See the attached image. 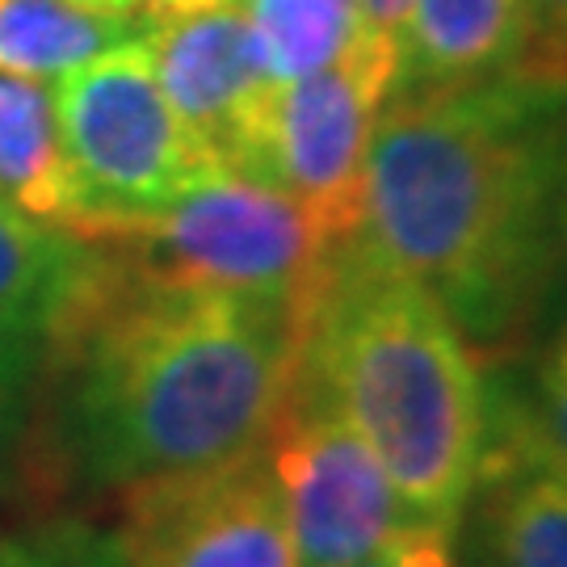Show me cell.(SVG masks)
<instances>
[{
    "mask_svg": "<svg viewBox=\"0 0 567 567\" xmlns=\"http://www.w3.org/2000/svg\"><path fill=\"white\" fill-rule=\"evenodd\" d=\"M307 324L303 307L147 282L89 244L39 379L63 458L122 496L257 454L295 391Z\"/></svg>",
    "mask_w": 567,
    "mask_h": 567,
    "instance_id": "cell-1",
    "label": "cell"
},
{
    "mask_svg": "<svg viewBox=\"0 0 567 567\" xmlns=\"http://www.w3.org/2000/svg\"><path fill=\"white\" fill-rule=\"evenodd\" d=\"M567 76L517 63L458 89H391L365 147L349 261L425 286L463 337L522 320L559 236Z\"/></svg>",
    "mask_w": 567,
    "mask_h": 567,
    "instance_id": "cell-2",
    "label": "cell"
},
{
    "mask_svg": "<svg viewBox=\"0 0 567 567\" xmlns=\"http://www.w3.org/2000/svg\"><path fill=\"white\" fill-rule=\"evenodd\" d=\"M299 370L429 526L458 522L487 458L484 383L425 286L332 252Z\"/></svg>",
    "mask_w": 567,
    "mask_h": 567,
    "instance_id": "cell-3",
    "label": "cell"
},
{
    "mask_svg": "<svg viewBox=\"0 0 567 567\" xmlns=\"http://www.w3.org/2000/svg\"><path fill=\"white\" fill-rule=\"evenodd\" d=\"M81 240V236H76ZM140 278L265 303H320L332 248L282 189L206 168L161 210L89 236Z\"/></svg>",
    "mask_w": 567,
    "mask_h": 567,
    "instance_id": "cell-4",
    "label": "cell"
},
{
    "mask_svg": "<svg viewBox=\"0 0 567 567\" xmlns=\"http://www.w3.org/2000/svg\"><path fill=\"white\" fill-rule=\"evenodd\" d=\"M63 164L76 198L72 236H97L161 210L210 164L164 97L147 34L51 84Z\"/></svg>",
    "mask_w": 567,
    "mask_h": 567,
    "instance_id": "cell-5",
    "label": "cell"
},
{
    "mask_svg": "<svg viewBox=\"0 0 567 567\" xmlns=\"http://www.w3.org/2000/svg\"><path fill=\"white\" fill-rule=\"evenodd\" d=\"M395 42L362 30L337 63L278 84L265 110L252 182L303 206L332 252L349 244L362 219L365 147L395 84Z\"/></svg>",
    "mask_w": 567,
    "mask_h": 567,
    "instance_id": "cell-6",
    "label": "cell"
},
{
    "mask_svg": "<svg viewBox=\"0 0 567 567\" xmlns=\"http://www.w3.org/2000/svg\"><path fill=\"white\" fill-rule=\"evenodd\" d=\"M265 458L282 487L295 567H344L400 534L437 529L395 492L383 463L303 370L265 442Z\"/></svg>",
    "mask_w": 567,
    "mask_h": 567,
    "instance_id": "cell-7",
    "label": "cell"
},
{
    "mask_svg": "<svg viewBox=\"0 0 567 567\" xmlns=\"http://www.w3.org/2000/svg\"><path fill=\"white\" fill-rule=\"evenodd\" d=\"M131 567H295L282 487L265 450L122 492Z\"/></svg>",
    "mask_w": 567,
    "mask_h": 567,
    "instance_id": "cell-8",
    "label": "cell"
},
{
    "mask_svg": "<svg viewBox=\"0 0 567 567\" xmlns=\"http://www.w3.org/2000/svg\"><path fill=\"white\" fill-rule=\"evenodd\" d=\"M164 97L210 164L252 177L265 110L278 84L265 76L240 0L164 18L147 30Z\"/></svg>",
    "mask_w": 567,
    "mask_h": 567,
    "instance_id": "cell-9",
    "label": "cell"
},
{
    "mask_svg": "<svg viewBox=\"0 0 567 567\" xmlns=\"http://www.w3.org/2000/svg\"><path fill=\"white\" fill-rule=\"evenodd\" d=\"M84 261L89 244L25 219L0 198V433L18 416L25 391L42 379Z\"/></svg>",
    "mask_w": 567,
    "mask_h": 567,
    "instance_id": "cell-10",
    "label": "cell"
},
{
    "mask_svg": "<svg viewBox=\"0 0 567 567\" xmlns=\"http://www.w3.org/2000/svg\"><path fill=\"white\" fill-rule=\"evenodd\" d=\"M526 0H416L391 89H458L508 76L526 55Z\"/></svg>",
    "mask_w": 567,
    "mask_h": 567,
    "instance_id": "cell-11",
    "label": "cell"
},
{
    "mask_svg": "<svg viewBox=\"0 0 567 567\" xmlns=\"http://www.w3.org/2000/svg\"><path fill=\"white\" fill-rule=\"evenodd\" d=\"M152 25L102 0H0V72L55 84L81 63L122 42L143 39Z\"/></svg>",
    "mask_w": 567,
    "mask_h": 567,
    "instance_id": "cell-12",
    "label": "cell"
},
{
    "mask_svg": "<svg viewBox=\"0 0 567 567\" xmlns=\"http://www.w3.org/2000/svg\"><path fill=\"white\" fill-rule=\"evenodd\" d=\"M0 198L60 231L76 219L51 84L9 72H0Z\"/></svg>",
    "mask_w": 567,
    "mask_h": 567,
    "instance_id": "cell-13",
    "label": "cell"
},
{
    "mask_svg": "<svg viewBox=\"0 0 567 567\" xmlns=\"http://www.w3.org/2000/svg\"><path fill=\"white\" fill-rule=\"evenodd\" d=\"M484 567H567V471L522 458L492 487Z\"/></svg>",
    "mask_w": 567,
    "mask_h": 567,
    "instance_id": "cell-14",
    "label": "cell"
},
{
    "mask_svg": "<svg viewBox=\"0 0 567 567\" xmlns=\"http://www.w3.org/2000/svg\"><path fill=\"white\" fill-rule=\"evenodd\" d=\"M265 76L295 84L337 63L362 34L358 0H240Z\"/></svg>",
    "mask_w": 567,
    "mask_h": 567,
    "instance_id": "cell-15",
    "label": "cell"
},
{
    "mask_svg": "<svg viewBox=\"0 0 567 567\" xmlns=\"http://www.w3.org/2000/svg\"><path fill=\"white\" fill-rule=\"evenodd\" d=\"M0 567H131L118 529L81 522V517H47L0 526Z\"/></svg>",
    "mask_w": 567,
    "mask_h": 567,
    "instance_id": "cell-16",
    "label": "cell"
},
{
    "mask_svg": "<svg viewBox=\"0 0 567 567\" xmlns=\"http://www.w3.org/2000/svg\"><path fill=\"white\" fill-rule=\"evenodd\" d=\"M522 458L567 471V332L550 344L547 362L534 383V404L526 412Z\"/></svg>",
    "mask_w": 567,
    "mask_h": 567,
    "instance_id": "cell-17",
    "label": "cell"
},
{
    "mask_svg": "<svg viewBox=\"0 0 567 567\" xmlns=\"http://www.w3.org/2000/svg\"><path fill=\"white\" fill-rule=\"evenodd\" d=\"M526 68L567 76V0H526Z\"/></svg>",
    "mask_w": 567,
    "mask_h": 567,
    "instance_id": "cell-18",
    "label": "cell"
},
{
    "mask_svg": "<svg viewBox=\"0 0 567 567\" xmlns=\"http://www.w3.org/2000/svg\"><path fill=\"white\" fill-rule=\"evenodd\" d=\"M344 567H454L450 529H412Z\"/></svg>",
    "mask_w": 567,
    "mask_h": 567,
    "instance_id": "cell-19",
    "label": "cell"
},
{
    "mask_svg": "<svg viewBox=\"0 0 567 567\" xmlns=\"http://www.w3.org/2000/svg\"><path fill=\"white\" fill-rule=\"evenodd\" d=\"M416 0H358V18H362L365 34H379L386 42H400L408 13Z\"/></svg>",
    "mask_w": 567,
    "mask_h": 567,
    "instance_id": "cell-20",
    "label": "cell"
},
{
    "mask_svg": "<svg viewBox=\"0 0 567 567\" xmlns=\"http://www.w3.org/2000/svg\"><path fill=\"white\" fill-rule=\"evenodd\" d=\"M559 252H564V269H567V182H564V203H559Z\"/></svg>",
    "mask_w": 567,
    "mask_h": 567,
    "instance_id": "cell-21",
    "label": "cell"
},
{
    "mask_svg": "<svg viewBox=\"0 0 567 567\" xmlns=\"http://www.w3.org/2000/svg\"><path fill=\"white\" fill-rule=\"evenodd\" d=\"M102 4H126V0H102ZM126 9H131V4H126Z\"/></svg>",
    "mask_w": 567,
    "mask_h": 567,
    "instance_id": "cell-22",
    "label": "cell"
}]
</instances>
